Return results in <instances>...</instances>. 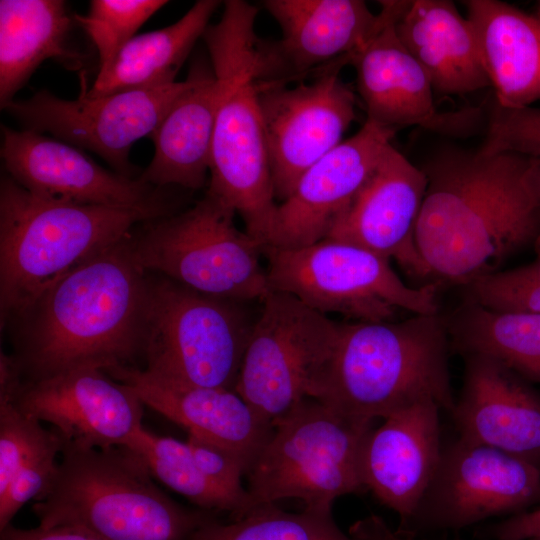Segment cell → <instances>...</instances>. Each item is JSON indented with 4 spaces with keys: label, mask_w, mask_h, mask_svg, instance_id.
Returning <instances> with one entry per match:
<instances>
[{
    "label": "cell",
    "mask_w": 540,
    "mask_h": 540,
    "mask_svg": "<svg viewBox=\"0 0 540 540\" xmlns=\"http://www.w3.org/2000/svg\"><path fill=\"white\" fill-rule=\"evenodd\" d=\"M536 158L447 150L422 169L427 187L415 230L425 277L460 288L540 234Z\"/></svg>",
    "instance_id": "obj_1"
},
{
    "label": "cell",
    "mask_w": 540,
    "mask_h": 540,
    "mask_svg": "<svg viewBox=\"0 0 540 540\" xmlns=\"http://www.w3.org/2000/svg\"><path fill=\"white\" fill-rule=\"evenodd\" d=\"M131 236L67 274L25 314L29 321L11 356L22 381L78 368L138 367L149 279Z\"/></svg>",
    "instance_id": "obj_2"
},
{
    "label": "cell",
    "mask_w": 540,
    "mask_h": 540,
    "mask_svg": "<svg viewBox=\"0 0 540 540\" xmlns=\"http://www.w3.org/2000/svg\"><path fill=\"white\" fill-rule=\"evenodd\" d=\"M257 8L228 0L203 34L218 84L211 193L238 213L246 231L266 244L277 208L261 114V44Z\"/></svg>",
    "instance_id": "obj_3"
},
{
    "label": "cell",
    "mask_w": 540,
    "mask_h": 540,
    "mask_svg": "<svg viewBox=\"0 0 540 540\" xmlns=\"http://www.w3.org/2000/svg\"><path fill=\"white\" fill-rule=\"evenodd\" d=\"M450 352L440 312L401 321L341 322L317 400L366 423L426 401L450 413L455 404Z\"/></svg>",
    "instance_id": "obj_4"
},
{
    "label": "cell",
    "mask_w": 540,
    "mask_h": 540,
    "mask_svg": "<svg viewBox=\"0 0 540 540\" xmlns=\"http://www.w3.org/2000/svg\"><path fill=\"white\" fill-rule=\"evenodd\" d=\"M169 208H115L34 194L7 173L0 184L2 323L25 315L58 281Z\"/></svg>",
    "instance_id": "obj_5"
},
{
    "label": "cell",
    "mask_w": 540,
    "mask_h": 540,
    "mask_svg": "<svg viewBox=\"0 0 540 540\" xmlns=\"http://www.w3.org/2000/svg\"><path fill=\"white\" fill-rule=\"evenodd\" d=\"M143 459L119 445L65 443L56 474L32 510L43 528L66 526L103 540H191L213 512L180 505Z\"/></svg>",
    "instance_id": "obj_6"
},
{
    "label": "cell",
    "mask_w": 540,
    "mask_h": 540,
    "mask_svg": "<svg viewBox=\"0 0 540 540\" xmlns=\"http://www.w3.org/2000/svg\"><path fill=\"white\" fill-rule=\"evenodd\" d=\"M372 427L320 400L301 402L273 424L247 473L253 507L295 498L306 509L332 511L337 498L366 491L359 457Z\"/></svg>",
    "instance_id": "obj_7"
},
{
    "label": "cell",
    "mask_w": 540,
    "mask_h": 540,
    "mask_svg": "<svg viewBox=\"0 0 540 540\" xmlns=\"http://www.w3.org/2000/svg\"><path fill=\"white\" fill-rule=\"evenodd\" d=\"M235 210L207 190L192 207L143 223L137 263L198 292L262 301L272 290L260 264L265 245L235 223Z\"/></svg>",
    "instance_id": "obj_8"
},
{
    "label": "cell",
    "mask_w": 540,
    "mask_h": 540,
    "mask_svg": "<svg viewBox=\"0 0 540 540\" xmlns=\"http://www.w3.org/2000/svg\"><path fill=\"white\" fill-rule=\"evenodd\" d=\"M207 295L166 277L148 280L144 354L148 373L235 390L257 316L248 303Z\"/></svg>",
    "instance_id": "obj_9"
},
{
    "label": "cell",
    "mask_w": 540,
    "mask_h": 540,
    "mask_svg": "<svg viewBox=\"0 0 540 540\" xmlns=\"http://www.w3.org/2000/svg\"><path fill=\"white\" fill-rule=\"evenodd\" d=\"M271 289L288 292L323 314L353 321H394L400 311L440 312L434 284L411 287L390 260L362 247L331 239L281 249L264 247Z\"/></svg>",
    "instance_id": "obj_10"
},
{
    "label": "cell",
    "mask_w": 540,
    "mask_h": 540,
    "mask_svg": "<svg viewBox=\"0 0 540 540\" xmlns=\"http://www.w3.org/2000/svg\"><path fill=\"white\" fill-rule=\"evenodd\" d=\"M339 334V322L272 289L261 301L235 391L273 425L304 400L319 398Z\"/></svg>",
    "instance_id": "obj_11"
},
{
    "label": "cell",
    "mask_w": 540,
    "mask_h": 540,
    "mask_svg": "<svg viewBox=\"0 0 540 540\" xmlns=\"http://www.w3.org/2000/svg\"><path fill=\"white\" fill-rule=\"evenodd\" d=\"M540 502V470L500 450L462 438L442 447L435 474L411 518L396 530H458L516 515Z\"/></svg>",
    "instance_id": "obj_12"
},
{
    "label": "cell",
    "mask_w": 540,
    "mask_h": 540,
    "mask_svg": "<svg viewBox=\"0 0 540 540\" xmlns=\"http://www.w3.org/2000/svg\"><path fill=\"white\" fill-rule=\"evenodd\" d=\"M186 80L140 90L89 97L86 87L73 100L47 90L25 100H13L4 109L22 129L56 139L100 155L122 175L132 178L129 161L133 143L150 136L172 105L191 85Z\"/></svg>",
    "instance_id": "obj_13"
},
{
    "label": "cell",
    "mask_w": 540,
    "mask_h": 540,
    "mask_svg": "<svg viewBox=\"0 0 540 540\" xmlns=\"http://www.w3.org/2000/svg\"><path fill=\"white\" fill-rule=\"evenodd\" d=\"M344 64L311 82H260L263 119L275 198L284 201L300 177L338 146L356 117V97L339 76Z\"/></svg>",
    "instance_id": "obj_14"
},
{
    "label": "cell",
    "mask_w": 540,
    "mask_h": 540,
    "mask_svg": "<svg viewBox=\"0 0 540 540\" xmlns=\"http://www.w3.org/2000/svg\"><path fill=\"white\" fill-rule=\"evenodd\" d=\"M0 398L52 425L65 440L105 449L123 445L141 426L144 404L126 385L97 368L0 384Z\"/></svg>",
    "instance_id": "obj_15"
},
{
    "label": "cell",
    "mask_w": 540,
    "mask_h": 540,
    "mask_svg": "<svg viewBox=\"0 0 540 540\" xmlns=\"http://www.w3.org/2000/svg\"><path fill=\"white\" fill-rule=\"evenodd\" d=\"M383 22L370 40L352 57L358 93L367 119L397 131L420 126L437 133L471 132L479 110L438 112L431 82L399 39L395 25L409 1H381Z\"/></svg>",
    "instance_id": "obj_16"
},
{
    "label": "cell",
    "mask_w": 540,
    "mask_h": 540,
    "mask_svg": "<svg viewBox=\"0 0 540 540\" xmlns=\"http://www.w3.org/2000/svg\"><path fill=\"white\" fill-rule=\"evenodd\" d=\"M281 38L261 45L262 82L288 84L348 65L383 22L361 0H266Z\"/></svg>",
    "instance_id": "obj_17"
},
{
    "label": "cell",
    "mask_w": 540,
    "mask_h": 540,
    "mask_svg": "<svg viewBox=\"0 0 540 540\" xmlns=\"http://www.w3.org/2000/svg\"><path fill=\"white\" fill-rule=\"evenodd\" d=\"M6 173L28 191L115 208H169L161 188L109 171L82 149L31 130L2 126Z\"/></svg>",
    "instance_id": "obj_18"
},
{
    "label": "cell",
    "mask_w": 540,
    "mask_h": 540,
    "mask_svg": "<svg viewBox=\"0 0 540 540\" xmlns=\"http://www.w3.org/2000/svg\"><path fill=\"white\" fill-rule=\"evenodd\" d=\"M396 131L366 120L313 164L277 204L265 246L293 249L324 240L376 167Z\"/></svg>",
    "instance_id": "obj_19"
},
{
    "label": "cell",
    "mask_w": 540,
    "mask_h": 540,
    "mask_svg": "<svg viewBox=\"0 0 540 540\" xmlns=\"http://www.w3.org/2000/svg\"><path fill=\"white\" fill-rule=\"evenodd\" d=\"M427 176L392 144L325 239L350 243L388 260L410 275L425 278L415 230Z\"/></svg>",
    "instance_id": "obj_20"
},
{
    "label": "cell",
    "mask_w": 540,
    "mask_h": 540,
    "mask_svg": "<svg viewBox=\"0 0 540 540\" xmlns=\"http://www.w3.org/2000/svg\"><path fill=\"white\" fill-rule=\"evenodd\" d=\"M462 357L463 385L450 412L459 437L540 470V394L495 358Z\"/></svg>",
    "instance_id": "obj_21"
},
{
    "label": "cell",
    "mask_w": 540,
    "mask_h": 540,
    "mask_svg": "<svg viewBox=\"0 0 540 540\" xmlns=\"http://www.w3.org/2000/svg\"><path fill=\"white\" fill-rule=\"evenodd\" d=\"M148 406L186 430L188 436L233 454L246 475L269 439L273 425L235 391L156 377L141 367L107 371Z\"/></svg>",
    "instance_id": "obj_22"
},
{
    "label": "cell",
    "mask_w": 540,
    "mask_h": 540,
    "mask_svg": "<svg viewBox=\"0 0 540 540\" xmlns=\"http://www.w3.org/2000/svg\"><path fill=\"white\" fill-rule=\"evenodd\" d=\"M441 408L432 401L398 411L364 436L360 473L366 490L404 525L415 512L438 466Z\"/></svg>",
    "instance_id": "obj_23"
},
{
    "label": "cell",
    "mask_w": 540,
    "mask_h": 540,
    "mask_svg": "<svg viewBox=\"0 0 540 540\" xmlns=\"http://www.w3.org/2000/svg\"><path fill=\"white\" fill-rule=\"evenodd\" d=\"M192 83L149 136L154 155L139 178L152 186L198 190L210 171L218 84L212 67L195 64Z\"/></svg>",
    "instance_id": "obj_24"
},
{
    "label": "cell",
    "mask_w": 540,
    "mask_h": 540,
    "mask_svg": "<svg viewBox=\"0 0 540 540\" xmlns=\"http://www.w3.org/2000/svg\"><path fill=\"white\" fill-rule=\"evenodd\" d=\"M395 29L433 91L464 95L490 86L473 26L452 1H409Z\"/></svg>",
    "instance_id": "obj_25"
},
{
    "label": "cell",
    "mask_w": 540,
    "mask_h": 540,
    "mask_svg": "<svg viewBox=\"0 0 540 540\" xmlns=\"http://www.w3.org/2000/svg\"><path fill=\"white\" fill-rule=\"evenodd\" d=\"M494 101L506 108L540 100V20L498 0L465 1Z\"/></svg>",
    "instance_id": "obj_26"
},
{
    "label": "cell",
    "mask_w": 540,
    "mask_h": 540,
    "mask_svg": "<svg viewBox=\"0 0 540 540\" xmlns=\"http://www.w3.org/2000/svg\"><path fill=\"white\" fill-rule=\"evenodd\" d=\"M71 18L62 0L0 1V106L15 94L45 60L78 63L67 47Z\"/></svg>",
    "instance_id": "obj_27"
},
{
    "label": "cell",
    "mask_w": 540,
    "mask_h": 540,
    "mask_svg": "<svg viewBox=\"0 0 540 540\" xmlns=\"http://www.w3.org/2000/svg\"><path fill=\"white\" fill-rule=\"evenodd\" d=\"M220 5L217 0H198L174 24L134 36L112 64L98 73L89 97L172 84L209 20Z\"/></svg>",
    "instance_id": "obj_28"
},
{
    "label": "cell",
    "mask_w": 540,
    "mask_h": 540,
    "mask_svg": "<svg viewBox=\"0 0 540 540\" xmlns=\"http://www.w3.org/2000/svg\"><path fill=\"white\" fill-rule=\"evenodd\" d=\"M444 318L452 352L490 356L540 384V314L497 312L462 300Z\"/></svg>",
    "instance_id": "obj_29"
},
{
    "label": "cell",
    "mask_w": 540,
    "mask_h": 540,
    "mask_svg": "<svg viewBox=\"0 0 540 540\" xmlns=\"http://www.w3.org/2000/svg\"><path fill=\"white\" fill-rule=\"evenodd\" d=\"M123 445L143 459L154 479L198 509L227 512L234 520L254 509L248 492L232 491L210 479L197 465L186 441L160 436L141 426Z\"/></svg>",
    "instance_id": "obj_30"
},
{
    "label": "cell",
    "mask_w": 540,
    "mask_h": 540,
    "mask_svg": "<svg viewBox=\"0 0 540 540\" xmlns=\"http://www.w3.org/2000/svg\"><path fill=\"white\" fill-rule=\"evenodd\" d=\"M191 540H353L336 524L332 511L304 508L292 513L275 504L255 507L230 523L215 517L200 526Z\"/></svg>",
    "instance_id": "obj_31"
},
{
    "label": "cell",
    "mask_w": 540,
    "mask_h": 540,
    "mask_svg": "<svg viewBox=\"0 0 540 540\" xmlns=\"http://www.w3.org/2000/svg\"><path fill=\"white\" fill-rule=\"evenodd\" d=\"M167 3L165 0H93L87 15L75 16L98 50V73L109 68L136 31Z\"/></svg>",
    "instance_id": "obj_32"
},
{
    "label": "cell",
    "mask_w": 540,
    "mask_h": 540,
    "mask_svg": "<svg viewBox=\"0 0 540 540\" xmlns=\"http://www.w3.org/2000/svg\"><path fill=\"white\" fill-rule=\"evenodd\" d=\"M533 247L532 262L477 278L461 287L462 300L497 312L540 314V234Z\"/></svg>",
    "instance_id": "obj_33"
},
{
    "label": "cell",
    "mask_w": 540,
    "mask_h": 540,
    "mask_svg": "<svg viewBox=\"0 0 540 540\" xmlns=\"http://www.w3.org/2000/svg\"><path fill=\"white\" fill-rule=\"evenodd\" d=\"M60 436L0 398V493L31 458Z\"/></svg>",
    "instance_id": "obj_34"
},
{
    "label": "cell",
    "mask_w": 540,
    "mask_h": 540,
    "mask_svg": "<svg viewBox=\"0 0 540 540\" xmlns=\"http://www.w3.org/2000/svg\"><path fill=\"white\" fill-rule=\"evenodd\" d=\"M478 152L483 155L511 152L540 159V108H506L493 101L487 134Z\"/></svg>",
    "instance_id": "obj_35"
},
{
    "label": "cell",
    "mask_w": 540,
    "mask_h": 540,
    "mask_svg": "<svg viewBox=\"0 0 540 540\" xmlns=\"http://www.w3.org/2000/svg\"><path fill=\"white\" fill-rule=\"evenodd\" d=\"M65 440L62 436L38 452L12 478L4 492L0 493V531L11 525L19 509L28 501L39 499L50 486Z\"/></svg>",
    "instance_id": "obj_36"
},
{
    "label": "cell",
    "mask_w": 540,
    "mask_h": 540,
    "mask_svg": "<svg viewBox=\"0 0 540 540\" xmlns=\"http://www.w3.org/2000/svg\"><path fill=\"white\" fill-rule=\"evenodd\" d=\"M199 468L220 485L238 492H248L241 479L246 468L233 454L211 443L188 436L186 440Z\"/></svg>",
    "instance_id": "obj_37"
},
{
    "label": "cell",
    "mask_w": 540,
    "mask_h": 540,
    "mask_svg": "<svg viewBox=\"0 0 540 540\" xmlns=\"http://www.w3.org/2000/svg\"><path fill=\"white\" fill-rule=\"evenodd\" d=\"M481 537L488 540H527L540 536V506L484 528Z\"/></svg>",
    "instance_id": "obj_38"
},
{
    "label": "cell",
    "mask_w": 540,
    "mask_h": 540,
    "mask_svg": "<svg viewBox=\"0 0 540 540\" xmlns=\"http://www.w3.org/2000/svg\"><path fill=\"white\" fill-rule=\"evenodd\" d=\"M1 540H103L77 528L59 526L53 528H17L12 525L1 531Z\"/></svg>",
    "instance_id": "obj_39"
},
{
    "label": "cell",
    "mask_w": 540,
    "mask_h": 540,
    "mask_svg": "<svg viewBox=\"0 0 540 540\" xmlns=\"http://www.w3.org/2000/svg\"><path fill=\"white\" fill-rule=\"evenodd\" d=\"M348 534L353 540H417L392 530L380 516L374 514L354 522Z\"/></svg>",
    "instance_id": "obj_40"
},
{
    "label": "cell",
    "mask_w": 540,
    "mask_h": 540,
    "mask_svg": "<svg viewBox=\"0 0 540 540\" xmlns=\"http://www.w3.org/2000/svg\"><path fill=\"white\" fill-rule=\"evenodd\" d=\"M536 183H537L538 191H539V194H540V159H538V161H537Z\"/></svg>",
    "instance_id": "obj_41"
},
{
    "label": "cell",
    "mask_w": 540,
    "mask_h": 540,
    "mask_svg": "<svg viewBox=\"0 0 540 540\" xmlns=\"http://www.w3.org/2000/svg\"><path fill=\"white\" fill-rule=\"evenodd\" d=\"M537 19L540 20V0L535 5L534 12L532 13Z\"/></svg>",
    "instance_id": "obj_42"
},
{
    "label": "cell",
    "mask_w": 540,
    "mask_h": 540,
    "mask_svg": "<svg viewBox=\"0 0 540 540\" xmlns=\"http://www.w3.org/2000/svg\"><path fill=\"white\" fill-rule=\"evenodd\" d=\"M527 540H540V536H538V537H533V538H529V539H527Z\"/></svg>",
    "instance_id": "obj_43"
}]
</instances>
